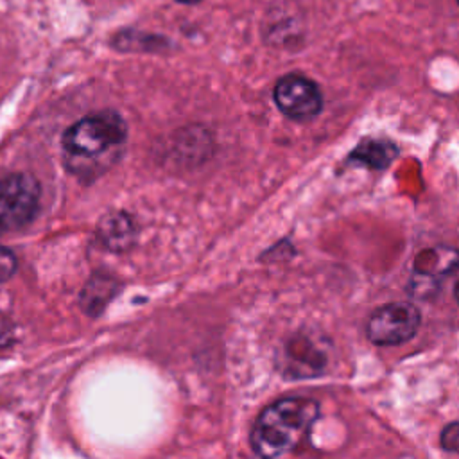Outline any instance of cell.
<instances>
[{"mask_svg":"<svg viewBox=\"0 0 459 459\" xmlns=\"http://www.w3.org/2000/svg\"><path fill=\"white\" fill-rule=\"evenodd\" d=\"M127 138L124 118L111 109L79 118L63 134V161L70 174L91 179L120 156Z\"/></svg>","mask_w":459,"mask_h":459,"instance_id":"cell-1","label":"cell"},{"mask_svg":"<svg viewBox=\"0 0 459 459\" xmlns=\"http://www.w3.org/2000/svg\"><path fill=\"white\" fill-rule=\"evenodd\" d=\"M319 416L317 402L289 396L267 405L256 418L249 441L255 454L280 457L296 448Z\"/></svg>","mask_w":459,"mask_h":459,"instance_id":"cell-2","label":"cell"},{"mask_svg":"<svg viewBox=\"0 0 459 459\" xmlns=\"http://www.w3.org/2000/svg\"><path fill=\"white\" fill-rule=\"evenodd\" d=\"M41 188L34 176L16 172L0 178V233L22 230L39 210Z\"/></svg>","mask_w":459,"mask_h":459,"instance_id":"cell-3","label":"cell"},{"mask_svg":"<svg viewBox=\"0 0 459 459\" xmlns=\"http://www.w3.org/2000/svg\"><path fill=\"white\" fill-rule=\"evenodd\" d=\"M420 310L409 301H394L377 308L366 323V335L373 344L391 346L412 339L420 328Z\"/></svg>","mask_w":459,"mask_h":459,"instance_id":"cell-4","label":"cell"},{"mask_svg":"<svg viewBox=\"0 0 459 459\" xmlns=\"http://www.w3.org/2000/svg\"><path fill=\"white\" fill-rule=\"evenodd\" d=\"M274 102L278 109L292 120H310L323 108V95L317 84L299 74L283 75L274 86Z\"/></svg>","mask_w":459,"mask_h":459,"instance_id":"cell-5","label":"cell"},{"mask_svg":"<svg viewBox=\"0 0 459 459\" xmlns=\"http://www.w3.org/2000/svg\"><path fill=\"white\" fill-rule=\"evenodd\" d=\"M97 235L104 247L120 253L133 246L136 238V224L133 217L124 212L109 213L99 222Z\"/></svg>","mask_w":459,"mask_h":459,"instance_id":"cell-6","label":"cell"},{"mask_svg":"<svg viewBox=\"0 0 459 459\" xmlns=\"http://www.w3.org/2000/svg\"><path fill=\"white\" fill-rule=\"evenodd\" d=\"M117 290V283L111 276H106V274H97L93 276L82 294H81V305L84 308V312L88 314H99L104 310V307L109 303V299L113 298Z\"/></svg>","mask_w":459,"mask_h":459,"instance_id":"cell-7","label":"cell"},{"mask_svg":"<svg viewBox=\"0 0 459 459\" xmlns=\"http://www.w3.org/2000/svg\"><path fill=\"white\" fill-rule=\"evenodd\" d=\"M396 156V147L387 140H366L350 156L351 161L364 163L371 169L387 167Z\"/></svg>","mask_w":459,"mask_h":459,"instance_id":"cell-8","label":"cell"},{"mask_svg":"<svg viewBox=\"0 0 459 459\" xmlns=\"http://www.w3.org/2000/svg\"><path fill=\"white\" fill-rule=\"evenodd\" d=\"M16 256L11 249L0 246V283L7 281L16 273Z\"/></svg>","mask_w":459,"mask_h":459,"instance_id":"cell-9","label":"cell"},{"mask_svg":"<svg viewBox=\"0 0 459 459\" xmlns=\"http://www.w3.org/2000/svg\"><path fill=\"white\" fill-rule=\"evenodd\" d=\"M441 446L450 452L459 454V421L450 423L441 432Z\"/></svg>","mask_w":459,"mask_h":459,"instance_id":"cell-10","label":"cell"},{"mask_svg":"<svg viewBox=\"0 0 459 459\" xmlns=\"http://www.w3.org/2000/svg\"><path fill=\"white\" fill-rule=\"evenodd\" d=\"M4 323H5V319L0 316V326H4ZM9 339H11V333L0 332V346H4V342H5V341H9Z\"/></svg>","mask_w":459,"mask_h":459,"instance_id":"cell-11","label":"cell"},{"mask_svg":"<svg viewBox=\"0 0 459 459\" xmlns=\"http://www.w3.org/2000/svg\"><path fill=\"white\" fill-rule=\"evenodd\" d=\"M179 4H197V2H201V0H178Z\"/></svg>","mask_w":459,"mask_h":459,"instance_id":"cell-12","label":"cell"},{"mask_svg":"<svg viewBox=\"0 0 459 459\" xmlns=\"http://www.w3.org/2000/svg\"><path fill=\"white\" fill-rule=\"evenodd\" d=\"M455 298H457V301H459V283H457V287H455Z\"/></svg>","mask_w":459,"mask_h":459,"instance_id":"cell-13","label":"cell"},{"mask_svg":"<svg viewBox=\"0 0 459 459\" xmlns=\"http://www.w3.org/2000/svg\"><path fill=\"white\" fill-rule=\"evenodd\" d=\"M457 2H459V0H457Z\"/></svg>","mask_w":459,"mask_h":459,"instance_id":"cell-14","label":"cell"}]
</instances>
